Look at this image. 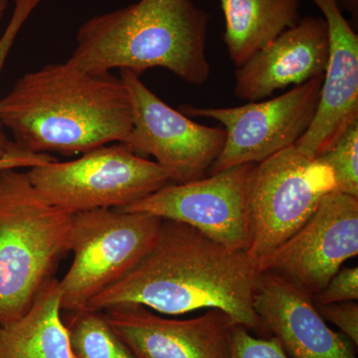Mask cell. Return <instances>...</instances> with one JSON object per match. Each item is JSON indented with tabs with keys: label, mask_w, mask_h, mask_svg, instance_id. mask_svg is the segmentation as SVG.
Wrapping results in <instances>:
<instances>
[{
	"label": "cell",
	"mask_w": 358,
	"mask_h": 358,
	"mask_svg": "<svg viewBox=\"0 0 358 358\" xmlns=\"http://www.w3.org/2000/svg\"><path fill=\"white\" fill-rule=\"evenodd\" d=\"M260 273L246 252L228 249L187 224L162 219L147 255L85 308L138 303L166 315L218 308L235 324L268 338L254 308Z\"/></svg>",
	"instance_id": "obj_1"
},
{
	"label": "cell",
	"mask_w": 358,
	"mask_h": 358,
	"mask_svg": "<svg viewBox=\"0 0 358 358\" xmlns=\"http://www.w3.org/2000/svg\"><path fill=\"white\" fill-rule=\"evenodd\" d=\"M0 122L21 152L83 155L124 143L133 129L134 110L120 76L54 63L16 80L0 99Z\"/></svg>",
	"instance_id": "obj_2"
},
{
	"label": "cell",
	"mask_w": 358,
	"mask_h": 358,
	"mask_svg": "<svg viewBox=\"0 0 358 358\" xmlns=\"http://www.w3.org/2000/svg\"><path fill=\"white\" fill-rule=\"evenodd\" d=\"M210 17L192 0H140L85 21L66 62L87 73L119 69L138 76L164 68L201 86L211 73L206 56Z\"/></svg>",
	"instance_id": "obj_3"
},
{
	"label": "cell",
	"mask_w": 358,
	"mask_h": 358,
	"mask_svg": "<svg viewBox=\"0 0 358 358\" xmlns=\"http://www.w3.org/2000/svg\"><path fill=\"white\" fill-rule=\"evenodd\" d=\"M72 215L49 203L27 173L0 171V326L22 317L70 252Z\"/></svg>",
	"instance_id": "obj_4"
},
{
	"label": "cell",
	"mask_w": 358,
	"mask_h": 358,
	"mask_svg": "<svg viewBox=\"0 0 358 358\" xmlns=\"http://www.w3.org/2000/svg\"><path fill=\"white\" fill-rule=\"evenodd\" d=\"M32 185L49 203L73 214L124 209L171 182L166 169L121 143L94 148L80 159L30 167Z\"/></svg>",
	"instance_id": "obj_5"
},
{
	"label": "cell",
	"mask_w": 358,
	"mask_h": 358,
	"mask_svg": "<svg viewBox=\"0 0 358 358\" xmlns=\"http://www.w3.org/2000/svg\"><path fill=\"white\" fill-rule=\"evenodd\" d=\"M162 221L152 214L114 208L73 214L74 260L59 281L61 310H84L96 294L122 279L154 247Z\"/></svg>",
	"instance_id": "obj_6"
},
{
	"label": "cell",
	"mask_w": 358,
	"mask_h": 358,
	"mask_svg": "<svg viewBox=\"0 0 358 358\" xmlns=\"http://www.w3.org/2000/svg\"><path fill=\"white\" fill-rule=\"evenodd\" d=\"M336 190L333 171L291 145L255 164L248 192L247 255L261 272L264 264Z\"/></svg>",
	"instance_id": "obj_7"
},
{
	"label": "cell",
	"mask_w": 358,
	"mask_h": 358,
	"mask_svg": "<svg viewBox=\"0 0 358 358\" xmlns=\"http://www.w3.org/2000/svg\"><path fill=\"white\" fill-rule=\"evenodd\" d=\"M324 77L294 86L268 101L249 102L234 108H199L183 105L187 117L220 122L226 131L223 150L210 174L245 164H259L291 147L312 124Z\"/></svg>",
	"instance_id": "obj_8"
},
{
	"label": "cell",
	"mask_w": 358,
	"mask_h": 358,
	"mask_svg": "<svg viewBox=\"0 0 358 358\" xmlns=\"http://www.w3.org/2000/svg\"><path fill=\"white\" fill-rule=\"evenodd\" d=\"M120 78L134 110L133 129L124 145L141 157H154L173 183L204 178L223 150L225 129L203 126L169 107L131 71L120 70Z\"/></svg>",
	"instance_id": "obj_9"
},
{
	"label": "cell",
	"mask_w": 358,
	"mask_h": 358,
	"mask_svg": "<svg viewBox=\"0 0 358 358\" xmlns=\"http://www.w3.org/2000/svg\"><path fill=\"white\" fill-rule=\"evenodd\" d=\"M254 166L229 167L192 182H171L120 210L143 212L187 224L228 249L247 252L248 192Z\"/></svg>",
	"instance_id": "obj_10"
},
{
	"label": "cell",
	"mask_w": 358,
	"mask_h": 358,
	"mask_svg": "<svg viewBox=\"0 0 358 358\" xmlns=\"http://www.w3.org/2000/svg\"><path fill=\"white\" fill-rule=\"evenodd\" d=\"M358 254V197L334 190L307 223L264 264L261 272L282 277L315 296Z\"/></svg>",
	"instance_id": "obj_11"
},
{
	"label": "cell",
	"mask_w": 358,
	"mask_h": 358,
	"mask_svg": "<svg viewBox=\"0 0 358 358\" xmlns=\"http://www.w3.org/2000/svg\"><path fill=\"white\" fill-rule=\"evenodd\" d=\"M103 312L138 358H231L236 324L218 308L189 320L164 319L138 303H120Z\"/></svg>",
	"instance_id": "obj_12"
},
{
	"label": "cell",
	"mask_w": 358,
	"mask_h": 358,
	"mask_svg": "<svg viewBox=\"0 0 358 358\" xmlns=\"http://www.w3.org/2000/svg\"><path fill=\"white\" fill-rule=\"evenodd\" d=\"M327 21L329 56L312 124L294 143L315 159L358 121V36L336 0H310Z\"/></svg>",
	"instance_id": "obj_13"
},
{
	"label": "cell",
	"mask_w": 358,
	"mask_h": 358,
	"mask_svg": "<svg viewBox=\"0 0 358 358\" xmlns=\"http://www.w3.org/2000/svg\"><path fill=\"white\" fill-rule=\"evenodd\" d=\"M329 56L326 20L306 16L236 68L235 96L245 102H258L279 90L324 77Z\"/></svg>",
	"instance_id": "obj_14"
},
{
	"label": "cell",
	"mask_w": 358,
	"mask_h": 358,
	"mask_svg": "<svg viewBox=\"0 0 358 358\" xmlns=\"http://www.w3.org/2000/svg\"><path fill=\"white\" fill-rule=\"evenodd\" d=\"M254 308L289 358H357L355 345L327 326L312 296L280 275L260 273Z\"/></svg>",
	"instance_id": "obj_15"
},
{
	"label": "cell",
	"mask_w": 358,
	"mask_h": 358,
	"mask_svg": "<svg viewBox=\"0 0 358 358\" xmlns=\"http://www.w3.org/2000/svg\"><path fill=\"white\" fill-rule=\"evenodd\" d=\"M219 1L225 20L223 41L236 68L301 20V0Z\"/></svg>",
	"instance_id": "obj_16"
},
{
	"label": "cell",
	"mask_w": 358,
	"mask_h": 358,
	"mask_svg": "<svg viewBox=\"0 0 358 358\" xmlns=\"http://www.w3.org/2000/svg\"><path fill=\"white\" fill-rule=\"evenodd\" d=\"M61 312L59 281L52 278L22 317L0 326V358H73Z\"/></svg>",
	"instance_id": "obj_17"
},
{
	"label": "cell",
	"mask_w": 358,
	"mask_h": 358,
	"mask_svg": "<svg viewBox=\"0 0 358 358\" xmlns=\"http://www.w3.org/2000/svg\"><path fill=\"white\" fill-rule=\"evenodd\" d=\"M64 322L73 358H138L110 327L103 310L67 313Z\"/></svg>",
	"instance_id": "obj_18"
},
{
	"label": "cell",
	"mask_w": 358,
	"mask_h": 358,
	"mask_svg": "<svg viewBox=\"0 0 358 358\" xmlns=\"http://www.w3.org/2000/svg\"><path fill=\"white\" fill-rule=\"evenodd\" d=\"M315 159L333 171L336 192L358 197V121Z\"/></svg>",
	"instance_id": "obj_19"
},
{
	"label": "cell",
	"mask_w": 358,
	"mask_h": 358,
	"mask_svg": "<svg viewBox=\"0 0 358 358\" xmlns=\"http://www.w3.org/2000/svg\"><path fill=\"white\" fill-rule=\"evenodd\" d=\"M42 1L43 0H14L13 15L3 34L0 37V76L20 30ZM34 155H37L21 152L13 140L8 138L3 126L0 122V160L30 157Z\"/></svg>",
	"instance_id": "obj_20"
},
{
	"label": "cell",
	"mask_w": 358,
	"mask_h": 358,
	"mask_svg": "<svg viewBox=\"0 0 358 358\" xmlns=\"http://www.w3.org/2000/svg\"><path fill=\"white\" fill-rule=\"evenodd\" d=\"M231 358H289L274 336H254L243 326L234 327Z\"/></svg>",
	"instance_id": "obj_21"
},
{
	"label": "cell",
	"mask_w": 358,
	"mask_h": 358,
	"mask_svg": "<svg viewBox=\"0 0 358 358\" xmlns=\"http://www.w3.org/2000/svg\"><path fill=\"white\" fill-rule=\"evenodd\" d=\"M358 299V268H341L319 294L313 296L315 305L343 303Z\"/></svg>",
	"instance_id": "obj_22"
},
{
	"label": "cell",
	"mask_w": 358,
	"mask_h": 358,
	"mask_svg": "<svg viewBox=\"0 0 358 358\" xmlns=\"http://www.w3.org/2000/svg\"><path fill=\"white\" fill-rule=\"evenodd\" d=\"M322 319L331 322L355 346L358 345V303L357 301L317 306Z\"/></svg>",
	"instance_id": "obj_23"
},
{
	"label": "cell",
	"mask_w": 358,
	"mask_h": 358,
	"mask_svg": "<svg viewBox=\"0 0 358 358\" xmlns=\"http://www.w3.org/2000/svg\"><path fill=\"white\" fill-rule=\"evenodd\" d=\"M32 166V160L25 159V157H18V159H7L0 160V171L7 169H17V167Z\"/></svg>",
	"instance_id": "obj_24"
},
{
	"label": "cell",
	"mask_w": 358,
	"mask_h": 358,
	"mask_svg": "<svg viewBox=\"0 0 358 358\" xmlns=\"http://www.w3.org/2000/svg\"><path fill=\"white\" fill-rule=\"evenodd\" d=\"M341 10H346L352 15L355 23L358 21V0H336Z\"/></svg>",
	"instance_id": "obj_25"
},
{
	"label": "cell",
	"mask_w": 358,
	"mask_h": 358,
	"mask_svg": "<svg viewBox=\"0 0 358 358\" xmlns=\"http://www.w3.org/2000/svg\"><path fill=\"white\" fill-rule=\"evenodd\" d=\"M9 0H0V21L6 15L7 8H8Z\"/></svg>",
	"instance_id": "obj_26"
}]
</instances>
